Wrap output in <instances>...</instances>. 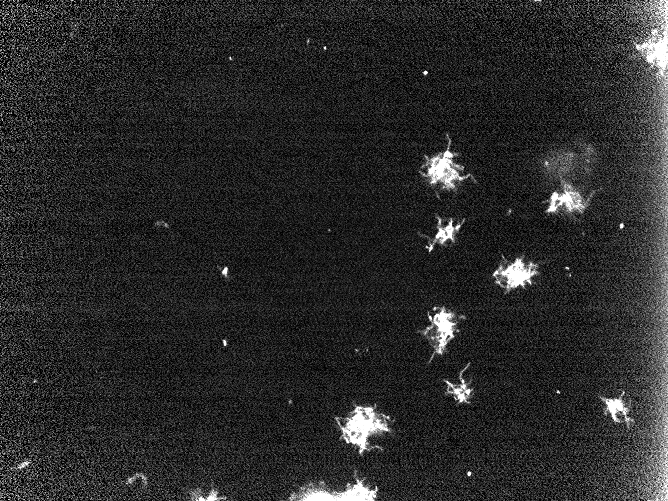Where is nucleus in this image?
<instances>
[{
  "label": "nucleus",
  "mask_w": 668,
  "mask_h": 501,
  "mask_svg": "<svg viewBox=\"0 0 668 501\" xmlns=\"http://www.w3.org/2000/svg\"><path fill=\"white\" fill-rule=\"evenodd\" d=\"M336 422L341 430V439L357 446L360 454L375 448L383 450L380 446L369 444L370 436L393 433L391 424L394 420L389 415L377 412L376 405H356L348 417L336 418Z\"/></svg>",
  "instance_id": "f03ea898"
},
{
  "label": "nucleus",
  "mask_w": 668,
  "mask_h": 501,
  "mask_svg": "<svg viewBox=\"0 0 668 501\" xmlns=\"http://www.w3.org/2000/svg\"><path fill=\"white\" fill-rule=\"evenodd\" d=\"M427 316L429 325L424 329L418 330L417 333L424 337L433 349L432 355L428 360V364H430L434 357L442 356L447 352L449 343L459 332V323L465 320L466 317L444 306H435L432 311L427 312Z\"/></svg>",
  "instance_id": "20e7f679"
},
{
  "label": "nucleus",
  "mask_w": 668,
  "mask_h": 501,
  "mask_svg": "<svg viewBox=\"0 0 668 501\" xmlns=\"http://www.w3.org/2000/svg\"><path fill=\"white\" fill-rule=\"evenodd\" d=\"M598 159L596 148L583 141L549 151L541 160L543 173L550 180L572 182L591 175Z\"/></svg>",
  "instance_id": "f257e3e1"
},
{
  "label": "nucleus",
  "mask_w": 668,
  "mask_h": 501,
  "mask_svg": "<svg viewBox=\"0 0 668 501\" xmlns=\"http://www.w3.org/2000/svg\"><path fill=\"white\" fill-rule=\"evenodd\" d=\"M437 221V232L433 238L418 232L420 237L427 239L428 243L425 246V249L431 253L436 245L438 246H448L449 244L454 245L457 241V235L459 234L462 226L464 225L466 219L457 221L455 218L444 219L439 214H435Z\"/></svg>",
  "instance_id": "0eeeda50"
},
{
  "label": "nucleus",
  "mask_w": 668,
  "mask_h": 501,
  "mask_svg": "<svg viewBox=\"0 0 668 501\" xmlns=\"http://www.w3.org/2000/svg\"><path fill=\"white\" fill-rule=\"evenodd\" d=\"M539 274V265L524 256L509 261L503 255L501 261L492 273L494 283L507 294L517 288H526L533 284V279Z\"/></svg>",
  "instance_id": "423d86ee"
},
{
  "label": "nucleus",
  "mask_w": 668,
  "mask_h": 501,
  "mask_svg": "<svg viewBox=\"0 0 668 501\" xmlns=\"http://www.w3.org/2000/svg\"><path fill=\"white\" fill-rule=\"evenodd\" d=\"M447 146L444 151L429 156L424 155V162L419 169L420 176L431 187L438 199L441 192L457 193L459 186L469 178L477 183V180L470 173L463 174L465 168L456 162L460 153L451 151L452 140L446 133Z\"/></svg>",
  "instance_id": "7ed1b4c3"
},
{
  "label": "nucleus",
  "mask_w": 668,
  "mask_h": 501,
  "mask_svg": "<svg viewBox=\"0 0 668 501\" xmlns=\"http://www.w3.org/2000/svg\"><path fill=\"white\" fill-rule=\"evenodd\" d=\"M559 183L560 188L552 192L550 197L543 201V203H547L545 213L576 221L578 217L585 214L593 197L599 190L585 192L572 182L563 179L559 180Z\"/></svg>",
  "instance_id": "39448f33"
},
{
  "label": "nucleus",
  "mask_w": 668,
  "mask_h": 501,
  "mask_svg": "<svg viewBox=\"0 0 668 501\" xmlns=\"http://www.w3.org/2000/svg\"><path fill=\"white\" fill-rule=\"evenodd\" d=\"M471 365L470 362L466 364V366L460 370L459 372V384L452 383L446 379H443V382L446 385V390L445 394L448 396H452L456 403L459 404H470L471 399L473 397V391L474 388L472 387V380L470 381H465L463 378V374L466 371V369Z\"/></svg>",
  "instance_id": "9d476101"
},
{
  "label": "nucleus",
  "mask_w": 668,
  "mask_h": 501,
  "mask_svg": "<svg viewBox=\"0 0 668 501\" xmlns=\"http://www.w3.org/2000/svg\"><path fill=\"white\" fill-rule=\"evenodd\" d=\"M636 49L642 54L645 60L658 70L660 75L664 74L666 69V36L653 30L652 35L642 44L636 45Z\"/></svg>",
  "instance_id": "6e6552de"
},
{
  "label": "nucleus",
  "mask_w": 668,
  "mask_h": 501,
  "mask_svg": "<svg viewBox=\"0 0 668 501\" xmlns=\"http://www.w3.org/2000/svg\"><path fill=\"white\" fill-rule=\"evenodd\" d=\"M599 399L604 404V415H610L614 423H625L629 430L635 424V420L630 416L632 406L631 400L626 397L622 391L618 397L608 398L599 395Z\"/></svg>",
  "instance_id": "1a4fd4ad"
}]
</instances>
